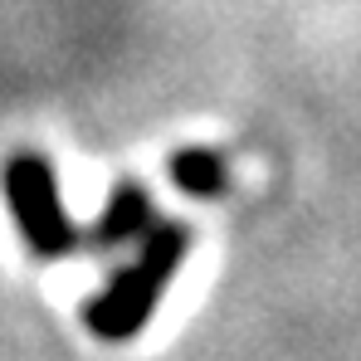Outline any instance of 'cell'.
<instances>
[{"label":"cell","mask_w":361,"mask_h":361,"mask_svg":"<svg viewBox=\"0 0 361 361\" xmlns=\"http://www.w3.org/2000/svg\"><path fill=\"white\" fill-rule=\"evenodd\" d=\"M185 249H190V230L176 220H157L147 235L137 259L118 269L83 307L88 327L103 337V342H127L132 332H142L157 312V302L166 293V283L176 279V269L185 264Z\"/></svg>","instance_id":"cell-1"},{"label":"cell","mask_w":361,"mask_h":361,"mask_svg":"<svg viewBox=\"0 0 361 361\" xmlns=\"http://www.w3.org/2000/svg\"><path fill=\"white\" fill-rule=\"evenodd\" d=\"M5 200H10V215L20 225L25 244L44 259H63L68 249H78V230L68 220L59 200V180H54V166L35 152L15 157L5 166Z\"/></svg>","instance_id":"cell-2"},{"label":"cell","mask_w":361,"mask_h":361,"mask_svg":"<svg viewBox=\"0 0 361 361\" xmlns=\"http://www.w3.org/2000/svg\"><path fill=\"white\" fill-rule=\"evenodd\" d=\"M157 225V210H152V195L132 180H122L113 190V200L103 205L98 225H93V244L113 249V244H127V240H142L147 230Z\"/></svg>","instance_id":"cell-3"},{"label":"cell","mask_w":361,"mask_h":361,"mask_svg":"<svg viewBox=\"0 0 361 361\" xmlns=\"http://www.w3.org/2000/svg\"><path fill=\"white\" fill-rule=\"evenodd\" d=\"M171 180H176L185 195L215 200V195H225V185H230V166H225V157L210 152V147H185V152L171 157Z\"/></svg>","instance_id":"cell-4"}]
</instances>
